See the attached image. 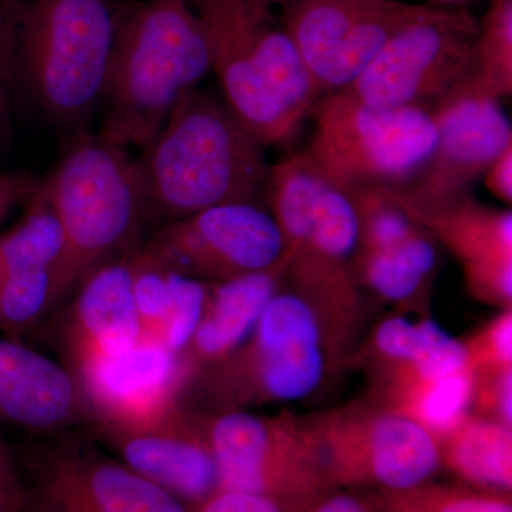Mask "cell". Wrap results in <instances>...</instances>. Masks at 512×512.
<instances>
[{
    "mask_svg": "<svg viewBox=\"0 0 512 512\" xmlns=\"http://www.w3.org/2000/svg\"><path fill=\"white\" fill-rule=\"evenodd\" d=\"M362 309L360 298L319 291L286 275L248 339L195 373L180 403L218 413L315 396L355 355Z\"/></svg>",
    "mask_w": 512,
    "mask_h": 512,
    "instance_id": "obj_1",
    "label": "cell"
},
{
    "mask_svg": "<svg viewBox=\"0 0 512 512\" xmlns=\"http://www.w3.org/2000/svg\"><path fill=\"white\" fill-rule=\"evenodd\" d=\"M211 72L210 42L191 0L119 6L99 136L143 151Z\"/></svg>",
    "mask_w": 512,
    "mask_h": 512,
    "instance_id": "obj_2",
    "label": "cell"
},
{
    "mask_svg": "<svg viewBox=\"0 0 512 512\" xmlns=\"http://www.w3.org/2000/svg\"><path fill=\"white\" fill-rule=\"evenodd\" d=\"M147 224L237 202L264 201L271 164L224 99L194 90L137 158Z\"/></svg>",
    "mask_w": 512,
    "mask_h": 512,
    "instance_id": "obj_3",
    "label": "cell"
},
{
    "mask_svg": "<svg viewBox=\"0 0 512 512\" xmlns=\"http://www.w3.org/2000/svg\"><path fill=\"white\" fill-rule=\"evenodd\" d=\"M224 101L266 148L288 143L322 97L268 0H191Z\"/></svg>",
    "mask_w": 512,
    "mask_h": 512,
    "instance_id": "obj_4",
    "label": "cell"
},
{
    "mask_svg": "<svg viewBox=\"0 0 512 512\" xmlns=\"http://www.w3.org/2000/svg\"><path fill=\"white\" fill-rule=\"evenodd\" d=\"M40 187L63 229V254L53 272L57 308L99 266L140 247L146 202L137 158L84 131Z\"/></svg>",
    "mask_w": 512,
    "mask_h": 512,
    "instance_id": "obj_5",
    "label": "cell"
},
{
    "mask_svg": "<svg viewBox=\"0 0 512 512\" xmlns=\"http://www.w3.org/2000/svg\"><path fill=\"white\" fill-rule=\"evenodd\" d=\"M116 25L111 0H20L18 87L47 120L83 131L103 96Z\"/></svg>",
    "mask_w": 512,
    "mask_h": 512,
    "instance_id": "obj_6",
    "label": "cell"
},
{
    "mask_svg": "<svg viewBox=\"0 0 512 512\" xmlns=\"http://www.w3.org/2000/svg\"><path fill=\"white\" fill-rule=\"evenodd\" d=\"M308 154L348 188L406 191L429 165L437 128L429 106L379 107L346 92L313 104Z\"/></svg>",
    "mask_w": 512,
    "mask_h": 512,
    "instance_id": "obj_7",
    "label": "cell"
},
{
    "mask_svg": "<svg viewBox=\"0 0 512 512\" xmlns=\"http://www.w3.org/2000/svg\"><path fill=\"white\" fill-rule=\"evenodd\" d=\"M264 201L285 239L289 279L336 295H362L353 272L360 220L352 190L305 150L271 165Z\"/></svg>",
    "mask_w": 512,
    "mask_h": 512,
    "instance_id": "obj_8",
    "label": "cell"
},
{
    "mask_svg": "<svg viewBox=\"0 0 512 512\" xmlns=\"http://www.w3.org/2000/svg\"><path fill=\"white\" fill-rule=\"evenodd\" d=\"M303 420L333 485H377L396 493L427 483L441 467L439 439L373 397Z\"/></svg>",
    "mask_w": 512,
    "mask_h": 512,
    "instance_id": "obj_9",
    "label": "cell"
},
{
    "mask_svg": "<svg viewBox=\"0 0 512 512\" xmlns=\"http://www.w3.org/2000/svg\"><path fill=\"white\" fill-rule=\"evenodd\" d=\"M18 466L20 512H192L83 429L36 437Z\"/></svg>",
    "mask_w": 512,
    "mask_h": 512,
    "instance_id": "obj_10",
    "label": "cell"
},
{
    "mask_svg": "<svg viewBox=\"0 0 512 512\" xmlns=\"http://www.w3.org/2000/svg\"><path fill=\"white\" fill-rule=\"evenodd\" d=\"M201 416L217 460L220 491L264 495L305 508L335 487L303 417L251 410Z\"/></svg>",
    "mask_w": 512,
    "mask_h": 512,
    "instance_id": "obj_11",
    "label": "cell"
},
{
    "mask_svg": "<svg viewBox=\"0 0 512 512\" xmlns=\"http://www.w3.org/2000/svg\"><path fill=\"white\" fill-rule=\"evenodd\" d=\"M478 19L466 8L430 6L340 92L379 107H433L476 73Z\"/></svg>",
    "mask_w": 512,
    "mask_h": 512,
    "instance_id": "obj_12",
    "label": "cell"
},
{
    "mask_svg": "<svg viewBox=\"0 0 512 512\" xmlns=\"http://www.w3.org/2000/svg\"><path fill=\"white\" fill-rule=\"evenodd\" d=\"M141 254L174 274L218 284L274 268L288 256L268 208L237 202L160 225Z\"/></svg>",
    "mask_w": 512,
    "mask_h": 512,
    "instance_id": "obj_13",
    "label": "cell"
},
{
    "mask_svg": "<svg viewBox=\"0 0 512 512\" xmlns=\"http://www.w3.org/2000/svg\"><path fill=\"white\" fill-rule=\"evenodd\" d=\"M82 390L90 429L153 423L180 403L191 372L183 355L157 340L86 357L69 367Z\"/></svg>",
    "mask_w": 512,
    "mask_h": 512,
    "instance_id": "obj_14",
    "label": "cell"
},
{
    "mask_svg": "<svg viewBox=\"0 0 512 512\" xmlns=\"http://www.w3.org/2000/svg\"><path fill=\"white\" fill-rule=\"evenodd\" d=\"M431 111L437 128L433 157L419 180L400 191L424 207L471 194L495 158L512 146L501 100L481 92L471 80L434 103Z\"/></svg>",
    "mask_w": 512,
    "mask_h": 512,
    "instance_id": "obj_15",
    "label": "cell"
},
{
    "mask_svg": "<svg viewBox=\"0 0 512 512\" xmlns=\"http://www.w3.org/2000/svg\"><path fill=\"white\" fill-rule=\"evenodd\" d=\"M124 466L192 512L220 491V474L201 413L178 403L153 423L90 429Z\"/></svg>",
    "mask_w": 512,
    "mask_h": 512,
    "instance_id": "obj_16",
    "label": "cell"
},
{
    "mask_svg": "<svg viewBox=\"0 0 512 512\" xmlns=\"http://www.w3.org/2000/svg\"><path fill=\"white\" fill-rule=\"evenodd\" d=\"M394 201L447 248L463 268L470 295L495 308L512 306V212L488 207L471 194L424 207L389 190Z\"/></svg>",
    "mask_w": 512,
    "mask_h": 512,
    "instance_id": "obj_17",
    "label": "cell"
},
{
    "mask_svg": "<svg viewBox=\"0 0 512 512\" xmlns=\"http://www.w3.org/2000/svg\"><path fill=\"white\" fill-rule=\"evenodd\" d=\"M373 382V399L396 407L423 384L468 369L463 340L423 308H399L380 320L355 355Z\"/></svg>",
    "mask_w": 512,
    "mask_h": 512,
    "instance_id": "obj_18",
    "label": "cell"
},
{
    "mask_svg": "<svg viewBox=\"0 0 512 512\" xmlns=\"http://www.w3.org/2000/svg\"><path fill=\"white\" fill-rule=\"evenodd\" d=\"M0 423L50 436L89 426L82 390L69 367L26 346L0 339Z\"/></svg>",
    "mask_w": 512,
    "mask_h": 512,
    "instance_id": "obj_19",
    "label": "cell"
},
{
    "mask_svg": "<svg viewBox=\"0 0 512 512\" xmlns=\"http://www.w3.org/2000/svg\"><path fill=\"white\" fill-rule=\"evenodd\" d=\"M131 254L99 266L73 292L59 330L67 367L86 357L130 348L143 338Z\"/></svg>",
    "mask_w": 512,
    "mask_h": 512,
    "instance_id": "obj_20",
    "label": "cell"
},
{
    "mask_svg": "<svg viewBox=\"0 0 512 512\" xmlns=\"http://www.w3.org/2000/svg\"><path fill=\"white\" fill-rule=\"evenodd\" d=\"M288 265L289 254L274 268L211 284L204 316L183 353L191 377L221 362L248 339L266 305L284 284Z\"/></svg>",
    "mask_w": 512,
    "mask_h": 512,
    "instance_id": "obj_21",
    "label": "cell"
},
{
    "mask_svg": "<svg viewBox=\"0 0 512 512\" xmlns=\"http://www.w3.org/2000/svg\"><path fill=\"white\" fill-rule=\"evenodd\" d=\"M439 269V242L421 227L392 247L359 251L355 281L360 291L397 308H423Z\"/></svg>",
    "mask_w": 512,
    "mask_h": 512,
    "instance_id": "obj_22",
    "label": "cell"
},
{
    "mask_svg": "<svg viewBox=\"0 0 512 512\" xmlns=\"http://www.w3.org/2000/svg\"><path fill=\"white\" fill-rule=\"evenodd\" d=\"M372 2L293 0L279 8V19L322 96L330 93L340 52Z\"/></svg>",
    "mask_w": 512,
    "mask_h": 512,
    "instance_id": "obj_23",
    "label": "cell"
},
{
    "mask_svg": "<svg viewBox=\"0 0 512 512\" xmlns=\"http://www.w3.org/2000/svg\"><path fill=\"white\" fill-rule=\"evenodd\" d=\"M441 466L478 490L510 493L512 430L504 424L468 414L439 439Z\"/></svg>",
    "mask_w": 512,
    "mask_h": 512,
    "instance_id": "obj_24",
    "label": "cell"
},
{
    "mask_svg": "<svg viewBox=\"0 0 512 512\" xmlns=\"http://www.w3.org/2000/svg\"><path fill=\"white\" fill-rule=\"evenodd\" d=\"M26 204L22 220L0 237V279L19 272H55L62 258V225L40 181Z\"/></svg>",
    "mask_w": 512,
    "mask_h": 512,
    "instance_id": "obj_25",
    "label": "cell"
},
{
    "mask_svg": "<svg viewBox=\"0 0 512 512\" xmlns=\"http://www.w3.org/2000/svg\"><path fill=\"white\" fill-rule=\"evenodd\" d=\"M481 92L503 100L512 94V0H490L478 19L476 73Z\"/></svg>",
    "mask_w": 512,
    "mask_h": 512,
    "instance_id": "obj_26",
    "label": "cell"
},
{
    "mask_svg": "<svg viewBox=\"0 0 512 512\" xmlns=\"http://www.w3.org/2000/svg\"><path fill=\"white\" fill-rule=\"evenodd\" d=\"M471 396L473 375L470 369H466L423 384L410 393L396 410L409 414L440 439L470 414Z\"/></svg>",
    "mask_w": 512,
    "mask_h": 512,
    "instance_id": "obj_27",
    "label": "cell"
},
{
    "mask_svg": "<svg viewBox=\"0 0 512 512\" xmlns=\"http://www.w3.org/2000/svg\"><path fill=\"white\" fill-rule=\"evenodd\" d=\"M53 308L56 301L50 269L0 279V330L5 338L22 340Z\"/></svg>",
    "mask_w": 512,
    "mask_h": 512,
    "instance_id": "obj_28",
    "label": "cell"
},
{
    "mask_svg": "<svg viewBox=\"0 0 512 512\" xmlns=\"http://www.w3.org/2000/svg\"><path fill=\"white\" fill-rule=\"evenodd\" d=\"M380 501L384 512H512L507 494L427 483L406 491L383 493Z\"/></svg>",
    "mask_w": 512,
    "mask_h": 512,
    "instance_id": "obj_29",
    "label": "cell"
},
{
    "mask_svg": "<svg viewBox=\"0 0 512 512\" xmlns=\"http://www.w3.org/2000/svg\"><path fill=\"white\" fill-rule=\"evenodd\" d=\"M210 286L208 282L197 281L173 272L170 305L160 339L168 349L183 355L204 316Z\"/></svg>",
    "mask_w": 512,
    "mask_h": 512,
    "instance_id": "obj_30",
    "label": "cell"
},
{
    "mask_svg": "<svg viewBox=\"0 0 512 512\" xmlns=\"http://www.w3.org/2000/svg\"><path fill=\"white\" fill-rule=\"evenodd\" d=\"M20 0H0V134L12 124L18 93V20Z\"/></svg>",
    "mask_w": 512,
    "mask_h": 512,
    "instance_id": "obj_31",
    "label": "cell"
},
{
    "mask_svg": "<svg viewBox=\"0 0 512 512\" xmlns=\"http://www.w3.org/2000/svg\"><path fill=\"white\" fill-rule=\"evenodd\" d=\"M473 396L470 414L512 426V366L471 370Z\"/></svg>",
    "mask_w": 512,
    "mask_h": 512,
    "instance_id": "obj_32",
    "label": "cell"
},
{
    "mask_svg": "<svg viewBox=\"0 0 512 512\" xmlns=\"http://www.w3.org/2000/svg\"><path fill=\"white\" fill-rule=\"evenodd\" d=\"M464 345L470 370L512 366V308L501 309Z\"/></svg>",
    "mask_w": 512,
    "mask_h": 512,
    "instance_id": "obj_33",
    "label": "cell"
},
{
    "mask_svg": "<svg viewBox=\"0 0 512 512\" xmlns=\"http://www.w3.org/2000/svg\"><path fill=\"white\" fill-rule=\"evenodd\" d=\"M303 508L264 495L218 491L194 512H301Z\"/></svg>",
    "mask_w": 512,
    "mask_h": 512,
    "instance_id": "obj_34",
    "label": "cell"
},
{
    "mask_svg": "<svg viewBox=\"0 0 512 512\" xmlns=\"http://www.w3.org/2000/svg\"><path fill=\"white\" fill-rule=\"evenodd\" d=\"M37 184L39 180L28 171L0 175V224L16 205L29 200Z\"/></svg>",
    "mask_w": 512,
    "mask_h": 512,
    "instance_id": "obj_35",
    "label": "cell"
},
{
    "mask_svg": "<svg viewBox=\"0 0 512 512\" xmlns=\"http://www.w3.org/2000/svg\"><path fill=\"white\" fill-rule=\"evenodd\" d=\"M484 185L491 194L504 204L512 202V146L505 148L484 175Z\"/></svg>",
    "mask_w": 512,
    "mask_h": 512,
    "instance_id": "obj_36",
    "label": "cell"
},
{
    "mask_svg": "<svg viewBox=\"0 0 512 512\" xmlns=\"http://www.w3.org/2000/svg\"><path fill=\"white\" fill-rule=\"evenodd\" d=\"M301 512H375V508L352 493H328L320 495Z\"/></svg>",
    "mask_w": 512,
    "mask_h": 512,
    "instance_id": "obj_37",
    "label": "cell"
},
{
    "mask_svg": "<svg viewBox=\"0 0 512 512\" xmlns=\"http://www.w3.org/2000/svg\"><path fill=\"white\" fill-rule=\"evenodd\" d=\"M0 488L22 491L18 461L10 454L2 440H0Z\"/></svg>",
    "mask_w": 512,
    "mask_h": 512,
    "instance_id": "obj_38",
    "label": "cell"
},
{
    "mask_svg": "<svg viewBox=\"0 0 512 512\" xmlns=\"http://www.w3.org/2000/svg\"><path fill=\"white\" fill-rule=\"evenodd\" d=\"M22 511V491L0 488V512Z\"/></svg>",
    "mask_w": 512,
    "mask_h": 512,
    "instance_id": "obj_39",
    "label": "cell"
},
{
    "mask_svg": "<svg viewBox=\"0 0 512 512\" xmlns=\"http://www.w3.org/2000/svg\"><path fill=\"white\" fill-rule=\"evenodd\" d=\"M427 5L440 6V8H464L468 3L478 0H426Z\"/></svg>",
    "mask_w": 512,
    "mask_h": 512,
    "instance_id": "obj_40",
    "label": "cell"
},
{
    "mask_svg": "<svg viewBox=\"0 0 512 512\" xmlns=\"http://www.w3.org/2000/svg\"><path fill=\"white\" fill-rule=\"evenodd\" d=\"M268 2L271 3V5H274L275 8L276 6H279V8H281V6L286 5V3H291L293 2V0H268Z\"/></svg>",
    "mask_w": 512,
    "mask_h": 512,
    "instance_id": "obj_41",
    "label": "cell"
}]
</instances>
